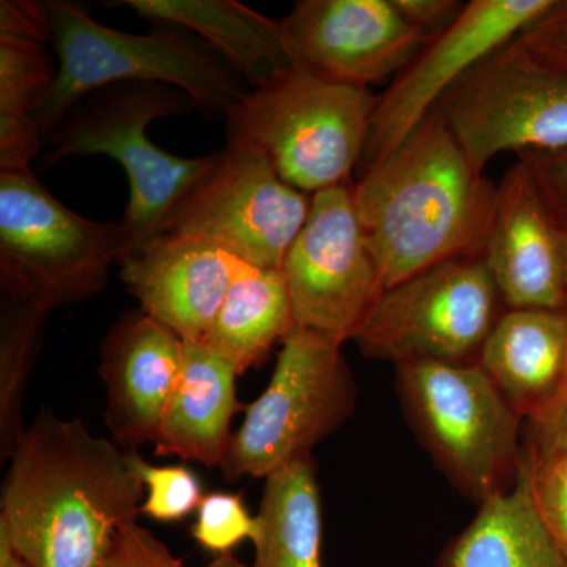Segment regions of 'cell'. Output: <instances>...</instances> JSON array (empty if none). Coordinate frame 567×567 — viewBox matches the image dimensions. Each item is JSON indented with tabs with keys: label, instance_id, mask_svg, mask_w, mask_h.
Instances as JSON below:
<instances>
[{
	"label": "cell",
	"instance_id": "obj_6",
	"mask_svg": "<svg viewBox=\"0 0 567 567\" xmlns=\"http://www.w3.org/2000/svg\"><path fill=\"white\" fill-rule=\"evenodd\" d=\"M126 251L122 221L78 215L32 171L0 174L2 293L51 315L102 292L112 265Z\"/></svg>",
	"mask_w": 567,
	"mask_h": 567
},
{
	"label": "cell",
	"instance_id": "obj_18",
	"mask_svg": "<svg viewBox=\"0 0 567 567\" xmlns=\"http://www.w3.org/2000/svg\"><path fill=\"white\" fill-rule=\"evenodd\" d=\"M237 377L204 342H185L181 375L153 442L156 456L221 468L233 443L234 416L245 409Z\"/></svg>",
	"mask_w": 567,
	"mask_h": 567
},
{
	"label": "cell",
	"instance_id": "obj_11",
	"mask_svg": "<svg viewBox=\"0 0 567 567\" xmlns=\"http://www.w3.org/2000/svg\"><path fill=\"white\" fill-rule=\"evenodd\" d=\"M311 197L284 182L262 152L227 144L171 213L164 233L196 235L260 270H281Z\"/></svg>",
	"mask_w": 567,
	"mask_h": 567
},
{
	"label": "cell",
	"instance_id": "obj_21",
	"mask_svg": "<svg viewBox=\"0 0 567 567\" xmlns=\"http://www.w3.org/2000/svg\"><path fill=\"white\" fill-rule=\"evenodd\" d=\"M436 567H567L565 551L537 513L525 451L513 486L480 506Z\"/></svg>",
	"mask_w": 567,
	"mask_h": 567
},
{
	"label": "cell",
	"instance_id": "obj_12",
	"mask_svg": "<svg viewBox=\"0 0 567 567\" xmlns=\"http://www.w3.org/2000/svg\"><path fill=\"white\" fill-rule=\"evenodd\" d=\"M281 274L295 327L342 344L353 341L383 286L354 210L352 183L312 194Z\"/></svg>",
	"mask_w": 567,
	"mask_h": 567
},
{
	"label": "cell",
	"instance_id": "obj_7",
	"mask_svg": "<svg viewBox=\"0 0 567 567\" xmlns=\"http://www.w3.org/2000/svg\"><path fill=\"white\" fill-rule=\"evenodd\" d=\"M395 369L410 424L454 486L480 506L513 486L524 420L484 369L429 360Z\"/></svg>",
	"mask_w": 567,
	"mask_h": 567
},
{
	"label": "cell",
	"instance_id": "obj_9",
	"mask_svg": "<svg viewBox=\"0 0 567 567\" xmlns=\"http://www.w3.org/2000/svg\"><path fill=\"white\" fill-rule=\"evenodd\" d=\"M499 301L483 256L457 257L383 290L353 341L364 357L395 365L477 363Z\"/></svg>",
	"mask_w": 567,
	"mask_h": 567
},
{
	"label": "cell",
	"instance_id": "obj_36",
	"mask_svg": "<svg viewBox=\"0 0 567 567\" xmlns=\"http://www.w3.org/2000/svg\"><path fill=\"white\" fill-rule=\"evenodd\" d=\"M0 567H33L17 554L3 529H0Z\"/></svg>",
	"mask_w": 567,
	"mask_h": 567
},
{
	"label": "cell",
	"instance_id": "obj_38",
	"mask_svg": "<svg viewBox=\"0 0 567 567\" xmlns=\"http://www.w3.org/2000/svg\"><path fill=\"white\" fill-rule=\"evenodd\" d=\"M561 226H563V234H565L566 248H567V223L561 221Z\"/></svg>",
	"mask_w": 567,
	"mask_h": 567
},
{
	"label": "cell",
	"instance_id": "obj_25",
	"mask_svg": "<svg viewBox=\"0 0 567 567\" xmlns=\"http://www.w3.org/2000/svg\"><path fill=\"white\" fill-rule=\"evenodd\" d=\"M58 78V59L33 41L0 37V115H33Z\"/></svg>",
	"mask_w": 567,
	"mask_h": 567
},
{
	"label": "cell",
	"instance_id": "obj_31",
	"mask_svg": "<svg viewBox=\"0 0 567 567\" xmlns=\"http://www.w3.org/2000/svg\"><path fill=\"white\" fill-rule=\"evenodd\" d=\"M44 137L32 115H0V174L29 173Z\"/></svg>",
	"mask_w": 567,
	"mask_h": 567
},
{
	"label": "cell",
	"instance_id": "obj_10",
	"mask_svg": "<svg viewBox=\"0 0 567 567\" xmlns=\"http://www.w3.org/2000/svg\"><path fill=\"white\" fill-rule=\"evenodd\" d=\"M435 111L483 173L499 153L567 148V73L516 40L458 82Z\"/></svg>",
	"mask_w": 567,
	"mask_h": 567
},
{
	"label": "cell",
	"instance_id": "obj_16",
	"mask_svg": "<svg viewBox=\"0 0 567 567\" xmlns=\"http://www.w3.org/2000/svg\"><path fill=\"white\" fill-rule=\"evenodd\" d=\"M141 309L185 342L203 341L233 284L252 265L196 235L163 233L118 260Z\"/></svg>",
	"mask_w": 567,
	"mask_h": 567
},
{
	"label": "cell",
	"instance_id": "obj_26",
	"mask_svg": "<svg viewBox=\"0 0 567 567\" xmlns=\"http://www.w3.org/2000/svg\"><path fill=\"white\" fill-rule=\"evenodd\" d=\"M126 461L144 486L141 513L171 524L192 516L204 499L199 476L186 465H152L137 451H126Z\"/></svg>",
	"mask_w": 567,
	"mask_h": 567
},
{
	"label": "cell",
	"instance_id": "obj_15",
	"mask_svg": "<svg viewBox=\"0 0 567 567\" xmlns=\"http://www.w3.org/2000/svg\"><path fill=\"white\" fill-rule=\"evenodd\" d=\"M483 259L507 308L567 311L561 221L518 159L496 185Z\"/></svg>",
	"mask_w": 567,
	"mask_h": 567
},
{
	"label": "cell",
	"instance_id": "obj_3",
	"mask_svg": "<svg viewBox=\"0 0 567 567\" xmlns=\"http://www.w3.org/2000/svg\"><path fill=\"white\" fill-rule=\"evenodd\" d=\"M58 78L33 121L50 136L76 104L122 82H156L181 89L207 114H223L252 91L218 51L188 29L153 22L128 33L93 20L82 3L47 2Z\"/></svg>",
	"mask_w": 567,
	"mask_h": 567
},
{
	"label": "cell",
	"instance_id": "obj_20",
	"mask_svg": "<svg viewBox=\"0 0 567 567\" xmlns=\"http://www.w3.org/2000/svg\"><path fill=\"white\" fill-rule=\"evenodd\" d=\"M145 21L181 25L207 41L251 89L292 70L281 20H271L237 0H117Z\"/></svg>",
	"mask_w": 567,
	"mask_h": 567
},
{
	"label": "cell",
	"instance_id": "obj_17",
	"mask_svg": "<svg viewBox=\"0 0 567 567\" xmlns=\"http://www.w3.org/2000/svg\"><path fill=\"white\" fill-rule=\"evenodd\" d=\"M183 342L147 312H125L107 331L99 371L106 388L104 423L128 451L155 442L183 363Z\"/></svg>",
	"mask_w": 567,
	"mask_h": 567
},
{
	"label": "cell",
	"instance_id": "obj_29",
	"mask_svg": "<svg viewBox=\"0 0 567 567\" xmlns=\"http://www.w3.org/2000/svg\"><path fill=\"white\" fill-rule=\"evenodd\" d=\"M95 567H188L151 529L126 525Z\"/></svg>",
	"mask_w": 567,
	"mask_h": 567
},
{
	"label": "cell",
	"instance_id": "obj_23",
	"mask_svg": "<svg viewBox=\"0 0 567 567\" xmlns=\"http://www.w3.org/2000/svg\"><path fill=\"white\" fill-rule=\"evenodd\" d=\"M293 328L281 270L252 267L233 284L200 342L244 375L262 364Z\"/></svg>",
	"mask_w": 567,
	"mask_h": 567
},
{
	"label": "cell",
	"instance_id": "obj_1",
	"mask_svg": "<svg viewBox=\"0 0 567 567\" xmlns=\"http://www.w3.org/2000/svg\"><path fill=\"white\" fill-rule=\"evenodd\" d=\"M0 529L33 567H95L145 491L115 442L41 410L9 458Z\"/></svg>",
	"mask_w": 567,
	"mask_h": 567
},
{
	"label": "cell",
	"instance_id": "obj_8",
	"mask_svg": "<svg viewBox=\"0 0 567 567\" xmlns=\"http://www.w3.org/2000/svg\"><path fill=\"white\" fill-rule=\"evenodd\" d=\"M358 388L342 342L295 327L282 339L274 375L245 406L221 465L229 483L274 475L311 457L312 447L353 415Z\"/></svg>",
	"mask_w": 567,
	"mask_h": 567
},
{
	"label": "cell",
	"instance_id": "obj_19",
	"mask_svg": "<svg viewBox=\"0 0 567 567\" xmlns=\"http://www.w3.org/2000/svg\"><path fill=\"white\" fill-rule=\"evenodd\" d=\"M477 364L522 420L554 398L567 368V311L509 309L498 317Z\"/></svg>",
	"mask_w": 567,
	"mask_h": 567
},
{
	"label": "cell",
	"instance_id": "obj_24",
	"mask_svg": "<svg viewBox=\"0 0 567 567\" xmlns=\"http://www.w3.org/2000/svg\"><path fill=\"white\" fill-rule=\"evenodd\" d=\"M48 312L2 293L0 311V458L9 461L25 427V390L43 347Z\"/></svg>",
	"mask_w": 567,
	"mask_h": 567
},
{
	"label": "cell",
	"instance_id": "obj_4",
	"mask_svg": "<svg viewBox=\"0 0 567 567\" xmlns=\"http://www.w3.org/2000/svg\"><path fill=\"white\" fill-rule=\"evenodd\" d=\"M194 107L189 95L173 85L122 82L100 89L47 137L51 151L43 164L95 155L121 164L130 183L122 218L130 251L164 233L171 213L216 162L218 153L185 158L163 151L148 137L153 122Z\"/></svg>",
	"mask_w": 567,
	"mask_h": 567
},
{
	"label": "cell",
	"instance_id": "obj_37",
	"mask_svg": "<svg viewBox=\"0 0 567 567\" xmlns=\"http://www.w3.org/2000/svg\"><path fill=\"white\" fill-rule=\"evenodd\" d=\"M207 567H248L240 561L234 554L219 555L208 563Z\"/></svg>",
	"mask_w": 567,
	"mask_h": 567
},
{
	"label": "cell",
	"instance_id": "obj_5",
	"mask_svg": "<svg viewBox=\"0 0 567 567\" xmlns=\"http://www.w3.org/2000/svg\"><path fill=\"white\" fill-rule=\"evenodd\" d=\"M379 95L292 69L252 89L226 114L227 144L267 156L309 196L350 183L363 159Z\"/></svg>",
	"mask_w": 567,
	"mask_h": 567
},
{
	"label": "cell",
	"instance_id": "obj_28",
	"mask_svg": "<svg viewBox=\"0 0 567 567\" xmlns=\"http://www.w3.org/2000/svg\"><path fill=\"white\" fill-rule=\"evenodd\" d=\"M524 451L537 513L567 557V453L533 457Z\"/></svg>",
	"mask_w": 567,
	"mask_h": 567
},
{
	"label": "cell",
	"instance_id": "obj_2",
	"mask_svg": "<svg viewBox=\"0 0 567 567\" xmlns=\"http://www.w3.org/2000/svg\"><path fill=\"white\" fill-rule=\"evenodd\" d=\"M383 290L427 268L483 256L496 186L434 111L352 185Z\"/></svg>",
	"mask_w": 567,
	"mask_h": 567
},
{
	"label": "cell",
	"instance_id": "obj_14",
	"mask_svg": "<svg viewBox=\"0 0 567 567\" xmlns=\"http://www.w3.org/2000/svg\"><path fill=\"white\" fill-rule=\"evenodd\" d=\"M281 28L293 69L368 91L393 81L432 40L393 0H300Z\"/></svg>",
	"mask_w": 567,
	"mask_h": 567
},
{
	"label": "cell",
	"instance_id": "obj_30",
	"mask_svg": "<svg viewBox=\"0 0 567 567\" xmlns=\"http://www.w3.org/2000/svg\"><path fill=\"white\" fill-rule=\"evenodd\" d=\"M537 61L567 73V0L554 7L516 39Z\"/></svg>",
	"mask_w": 567,
	"mask_h": 567
},
{
	"label": "cell",
	"instance_id": "obj_34",
	"mask_svg": "<svg viewBox=\"0 0 567 567\" xmlns=\"http://www.w3.org/2000/svg\"><path fill=\"white\" fill-rule=\"evenodd\" d=\"M518 162L528 167L559 221L567 223V148L518 156Z\"/></svg>",
	"mask_w": 567,
	"mask_h": 567
},
{
	"label": "cell",
	"instance_id": "obj_22",
	"mask_svg": "<svg viewBox=\"0 0 567 567\" xmlns=\"http://www.w3.org/2000/svg\"><path fill=\"white\" fill-rule=\"evenodd\" d=\"M251 567H323V516L315 461L300 458L265 480Z\"/></svg>",
	"mask_w": 567,
	"mask_h": 567
},
{
	"label": "cell",
	"instance_id": "obj_32",
	"mask_svg": "<svg viewBox=\"0 0 567 567\" xmlns=\"http://www.w3.org/2000/svg\"><path fill=\"white\" fill-rule=\"evenodd\" d=\"M528 423V445L533 457L567 453V368L561 385L547 405Z\"/></svg>",
	"mask_w": 567,
	"mask_h": 567
},
{
	"label": "cell",
	"instance_id": "obj_33",
	"mask_svg": "<svg viewBox=\"0 0 567 567\" xmlns=\"http://www.w3.org/2000/svg\"><path fill=\"white\" fill-rule=\"evenodd\" d=\"M0 37L52 43L50 11L47 2L2 0L0 2Z\"/></svg>",
	"mask_w": 567,
	"mask_h": 567
},
{
	"label": "cell",
	"instance_id": "obj_35",
	"mask_svg": "<svg viewBox=\"0 0 567 567\" xmlns=\"http://www.w3.org/2000/svg\"><path fill=\"white\" fill-rule=\"evenodd\" d=\"M393 3L402 18L429 39L450 28L465 7L458 0H393Z\"/></svg>",
	"mask_w": 567,
	"mask_h": 567
},
{
	"label": "cell",
	"instance_id": "obj_27",
	"mask_svg": "<svg viewBox=\"0 0 567 567\" xmlns=\"http://www.w3.org/2000/svg\"><path fill=\"white\" fill-rule=\"evenodd\" d=\"M256 516L249 514L244 496L229 492L205 495L192 528L194 540L216 557L233 554L244 540H252Z\"/></svg>",
	"mask_w": 567,
	"mask_h": 567
},
{
	"label": "cell",
	"instance_id": "obj_13",
	"mask_svg": "<svg viewBox=\"0 0 567 567\" xmlns=\"http://www.w3.org/2000/svg\"><path fill=\"white\" fill-rule=\"evenodd\" d=\"M557 0H472L390 82L372 118L365 166L394 151L476 66L516 40Z\"/></svg>",
	"mask_w": 567,
	"mask_h": 567
}]
</instances>
